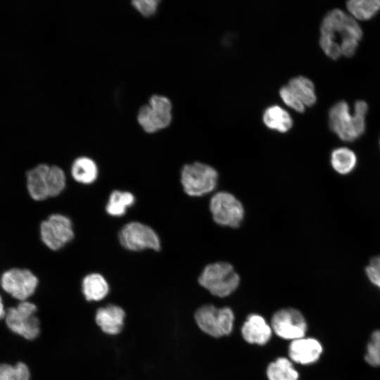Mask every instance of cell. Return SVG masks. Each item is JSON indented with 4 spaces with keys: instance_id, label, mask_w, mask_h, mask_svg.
<instances>
[{
    "instance_id": "obj_16",
    "label": "cell",
    "mask_w": 380,
    "mask_h": 380,
    "mask_svg": "<svg viewBox=\"0 0 380 380\" xmlns=\"http://www.w3.org/2000/svg\"><path fill=\"white\" fill-rule=\"evenodd\" d=\"M82 290L87 300L99 301L108 295L109 285L101 274L91 273L84 277Z\"/></svg>"
},
{
    "instance_id": "obj_5",
    "label": "cell",
    "mask_w": 380,
    "mask_h": 380,
    "mask_svg": "<svg viewBox=\"0 0 380 380\" xmlns=\"http://www.w3.org/2000/svg\"><path fill=\"white\" fill-rule=\"evenodd\" d=\"M209 210L216 224L233 229L241 225L245 215L242 203L234 194L224 191L213 195Z\"/></svg>"
},
{
    "instance_id": "obj_9",
    "label": "cell",
    "mask_w": 380,
    "mask_h": 380,
    "mask_svg": "<svg viewBox=\"0 0 380 380\" xmlns=\"http://www.w3.org/2000/svg\"><path fill=\"white\" fill-rule=\"evenodd\" d=\"M118 238L120 244L129 251L151 249L158 251L160 249V240L157 233L139 222L125 224L119 232Z\"/></svg>"
},
{
    "instance_id": "obj_25",
    "label": "cell",
    "mask_w": 380,
    "mask_h": 380,
    "mask_svg": "<svg viewBox=\"0 0 380 380\" xmlns=\"http://www.w3.org/2000/svg\"><path fill=\"white\" fill-rule=\"evenodd\" d=\"M30 370L23 362H18L15 366L0 364V380H30Z\"/></svg>"
},
{
    "instance_id": "obj_17",
    "label": "cell",
    "mask_w": 380,
    "mask_h": 380,
    "mask_svg": "<svg viewBox=\"0 0 380 380\" xmlns=\"http://www.w3.org/2000/svg\"><path fill=\"white\" fill-rule=\"evenodd\" d=\"M262 120L268 128L281 133L288 132L293 126V120L289 113L277 105L266 108Z\"/></svg>"
},
{
    "instance_id": "obj_6",
    "label": "cell",
    "mask_w": 380,
    "mask_h": 380,
    "mask_svg": "<svg viewBox=\"0 0 380 380\" xmlns=\"http://www.w3.org/2000/svg\"><path fill=\"white\" fill-rule=\"evenodd\" d=\"M172 120V103L165 96L154 94L148 103L142 106L137 115V121L147 133H154L166 128Z\"/></svg>"
},
{
    "instance_id": "obj_18",
    "label": "cell",
    "mask_w": 380,
    "mask_h": 380,
    "mask_svg": "<svg viewBox=\"0 0 380 380\" xmlns=\"http://www.w3.org/2000/svg\"><path fill=\"white\" fill-rule=\"evenodd\" d=\"M96 163L90 158L81 156L76 158L71 166V175L73 179L83 184L93 183L98 177Z\"/></svg>"
},
{
    "instance_id": "obj_15",
    "label": "cell",
    "mask_w": 380,
    "mask_h": 380,
    "mask_svg": "<svg viewBox=\"0 0 380 380\" xmlns=\"http://www.w3.org/2000/svg\"><path fill=\"white\" fill-rule=\"evenodd\" d=\"M241 334L244 340L249 343L264 345L272 336V328L265 319L257 314H251L247 317L241 328Z\"/></svg>"
},
{
    "instance_id": "obj_20",
    "label": "cell",
    "mask_w": 380,
    "mask_h": 380,
    "mask_svg": "<svg viewBox=\"0 0 380 380\" xmlns=\"http://www.w3.org/2000/svg\"><path fill=\"white\" fill-rule=\"evenodd\" d=\"M305 106H312L317 101L312 82L303 76L291 79L287 84Z\"/></svg>"
},
{
    "instance_id": "obj_30",
    "label": "cell",
    "mask_w": 380,
    "mask_h": 380,
    "mask_svg": "<svg viewBox=\"0 0 380 380\" xmlns=\"http://www.w3.org/2000/svg\"><path fill=\"white\" fill-rule=\"evenodd\" d=\"M379 144H380V141H379Z\"/></svg>"
},
{
    "instance_id": "obj_2",
    "label": "cell",
    "mask_w": 380,
    "mask_h": 380,
    "mask_svg": "<svg viewBox=\"0 0 380 380\" xmlns=\"http://www.w3.org/2000/svg\"><path fill=\"white\" fill-rule=\"evenodd\" d=\"M27 189L31 198L43 201L59 195L65 186V175L56 165L39 164L27 171Z\"/></svg>"
},
{
    "instance_id": "obj_24",
    "label": "cell",
    "mask_w": 380,
    "mask_h": 380,
    "mask_svg": "<svg viewBox=\"0 0 380 380\" xmlns=\"http://www.w3.org/2000/svg\"><path fill=\"white\" fill-rule=\"evenodd\" d=\"M364 358L369 365L380 367V329L372 333L366 346Z\"/></svg>"
},
{
    "instance_id": "obj_10",
    "label": "cell",
    "mask_w": 380,
    "mask_h": 380,
    "mask_svg": "<svg viewBox=\"0 0 380 380\" xmlns=\"http://www.w3.org/2000/svg\"><path fill=\"white\" fill-rule=\"evenodd\" d=\"M40 236L49 248L57 251L74 237L71 220L61 214L51 215L41 223Z\"/></svg>"
},
{
    "instance_id": "obj_13",
    "label": "cell",
    "mask_w": 380,
    "mask_h": 380,
    "mask_svg": "<svg viewBox=\"0 0 380 380\" xmlns=\"http://www.w3.org/2000/svg\"><path fill=\"white\" fill-rule=\"evenodd\" d=\"M323 353L322 343L316 338L303 337L292 341L289 348L290 358L301 365L316 362Z\"/></svg>"
},
{
    "instance_id": "obj_8",
    "label": "cell",
    "mask_w": 380,
    "mask_h": 380,
    "mask_svg": "<svg viewBox=\"0 0 380 380\" xmlns=\"http://www.w3.org/2000/svg\"><path fill=\"white\" fill-rule=\"evenodd\" d=\"M37 306L22 301L17 307L10 308L6 314V323L13 332L28 340L36 338L40 332L39 320L35 315Z\"/></svg>"
},
{
    "instance_id": "obj_29",
    "label": "cell",
    "mask_w": 380,
    "mask_h": 380,
    "mask_svg": "<svg viewBox=\"0 0 380 380\" xmlns=\"http://www.w3.org/2000/svg\"><path fill=\"white\" fill-rule=\"evenodd\" d=\"M6 311L4 308V305L2 303V301H1V296H0V319H3L4 317H6Z\"/></svg>"
},
{
    "instance_id": "obj_22",
    "label": "cell",
    "mask_w": 380,
    "mask_h": 380,
    "mask_svg": "<svg viewBox=\"0 0 380 380\" xmlns=\"http://www.w3.org/2000/svg\"><path fill=\"white\" fill-rule=\"evenodd\" d=\"M269 380H298L299 374L291 362L286 357H279L271 362L267 369Z\"/></svg>"
},
{
    "instance_id": "obj_27",
    "label": "cell",
    "mask_w": 380,
    "mask_h": 380,
    "mask_svg": "<svg viewBox=\"0 0 380 380\" xmlns=\"http://www.w3.org/2000/svg\"><path fill=\"white\" fill-rule=\"evenodd\" d=\"M365 272L370 282L380 289V255L370 260L366 267Z\"/></svg>"
},
{
    "instance_id": "obj_26",
    "label": "cell",
    "mask_w": 380,
    "mask_h": 380,
    "mask_svg": "<svg viewBox=\"0 0 380 380\" xmlns=\"http://www.w3.org/2000/svg\"><path fill=\"white\" fill-rule=\"evenodd\" d=\"M279 95L283 101L294 110L303 113L305 110V105L294 94L288 85L283 86L279 89Z\"/></svg>"
},
{
    "instance_id": "obj_23",
    "label": "cell",
    "mask_w": 380,
    "mask_h": 380,
    "mask_svg": "<svg viewBox=\"0 0 380 380\" xmlns=\"http://www.w3.org/2000/svg\"><path fill=\"white\" fill-rule=\"evenodd\" d=\"M346 7L356 19L367 20L380 11V0H351L346 3Z\"/></svg>"
},
{
    "instance_id": "obj_3",
    "label": "cell",
    "mask_w": 380,
    "mask_h": 380,
    "mask_svg": "<svg viewBox=\"0 0 380 380\" xmlns=\"http://www.w3.org/2000/svg\"><path fill=\"white\" fill-rule=\"evenodd\" d=\"M198 281L213 296L224 298L238 288L240 277L230 263L215 262L204 267Z\"/></svg>"
},
{
    "instance_id": "obj_11",
    "label": "cell",
    "mask_w": 380,
    "mask_h": 380,
    "mask_svg": "<svg viewBox=\"0 0 380 380\" xmlns=\"http://www.w3.org/2000/svg\"><path fill=\"white\" fill-rule=\"evenodd\" d=\"M271 327L278 336L293 341L305 337L308 329L303 314L293 308L277 311L272 317Z\"/></svg>"
},
{
    "instance_id": "obj_14",
    "label": "cell",
    "mask_w": 380,
    "mask_h": 380,
    "mask_svg": "<svg viewBox=\"0 0 380 380\" xmlns=\"http://www.w3.org/2000/svg\"><path fill=\"white\" fill-rule=\"evenodd\" d=\"M125 317V312L121 307L108 305L97 310L95 321L103 332L116 335L122 329Z\"/></svg>"
},
{
    "instance_id": "obj_12",
    "label": "cell",
    "mask_w": 380,
    "mask_h": 380,
    "mask_svg": "<svg viewBox=\"0 0 380 380\" xmlns=\"http://www.w3.org/2000/svg\"><path fill=\"white\" fill-rule=\"evenodd\" d=\"M0 281L6 292L21 301L31 296L38 285V279L30 270L20 268L6 271Z\"/></svg>"
},
{
    "instance_id": "obj_7",
    "label": "cell",
    "mask_w": 380,
    "mask_h": 380,
    "mask_svg": "<svg viewBox=\"0 0 380 380\" xmlns=\"http://www.w3.org/2000/svg\"><path fill=\"white\" fill-rule=\"evenodd\" d=\"M194 318L203 332L218 338L232 332L234 316L228 307L217 308L209 304L200 307L196 311Z\"/></svg>"
},
{
    "instance_id": "obj_19",
    "label": "cell",
    "mask_w": 380,
    "mask_h": 380,
    "mask_svg": "<svg viewBox=\"0 0 380 380\" xmlns=\"http://www.w3.org/2000/svg\"><path fill=\"white\" fill-rule=\"evenodd\" d=\"M331 165L333 169L340 175L350 173L357 165V156L350 148L338 147L331 153Z\"/></svg>"
},
{
    "instance_id": "obj_1",
    "label": "cell",
    "mask_w": 380,
    "mask_h": 380,
    "mask_svg": "<svg viewBox=\"0 0 380 380\" xmlns=\"http://www.w3.org/2000/svg\"><path fill=\"white\" fill-rule=\"evenodd\" d=\"M368 105L364 101H357L354 113H350L347 102L341 101L335 103L329 112L330 129L341 140L351 142L361 137L365 130V116Z\"/></svg>"
},
{
    "instance_id": "obj_28",
    "label": "cell",
    "mask_w": 380,
    "mask_h": 380,
    "mask_svg": "<svg viewBox=\"0 0 380 380\" xmlns=\"http://www.w3.org/2000/svg\"><path fill=\"white\" fill-rule=\"evenodd\" d=\"M158 0H136L132 1L134 8L144 17L153 15L157 11Z\"/></svg>"
},
{
    "instance_id": "obj_4",
    "label": "cell",
    "mask_w": 380,
    "mask_h": 380,
    "mask_svg": "<svg viewBox=\"0 0 380 380\" xmlns=\"http://www.w3.org/2000/svg\"><path fill=\"white\" fill-rule=\"evenodd\" d=\"M218 181V173L212 166L194 162L183 166L180 182L184 191L189 196L201 197L214 191Z\"/></svg>"
},
{
    "instance_id": "obj_21",
    "label": "cell",
    "mask_w": 380,
    "mask_h": 380,
    "mask_svg": "<svg viewBox=\"0 0 380 380\" xmlns=\"http://www.w3.org/2000/svg\"><path fill=\"white\" fill-rule=\"evenodd\" d=\"M134 195L129 191H113L109 196L106 210L111 216H122L134 204Z\"/></svg>"
}]
</instances>
